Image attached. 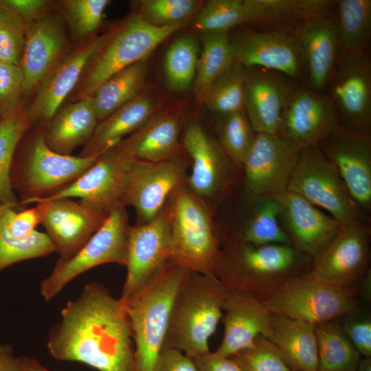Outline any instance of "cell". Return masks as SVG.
<instances>
[{"label":"cell","instance_id":"7a4b0ae2","mask_svg":"<svg viewBox=\"0 0 371 371\" xmlns=\"http://www.w3.org/2000/svg\"><path fill=\"white\" fill-rule=\"evenodd\" d=\"M305 258L290 245L233 240L219 250L213 274L229 291L264 301L287 280L309 271Z\"/></svg>","mask_w":371,"mask_h":371},{"label":"cell","instance_id":"3957f363","mask_svg":"<svg viewBox=\"0 0 371 371\" xmlns=\"http://www.w3.org/2000/svg\"><path fill=\"white\" fill-rule=\"evenodd\" d=\"M228 291L213 274L188 271L175 295L163 348L194 359L210 351Z\"/></svg>","mask_w":371,"mask_h":371},{"label":"cell","instance_id":"bcb514c9","mask_svg":"<svg viewBox=\"0 0 371 371\" xmlns=\"http://www.w3.org/2000/svg\"><path fill=\"white\" fill-rule=\"evenodd\" d=\"M25 44V24L14 14L0 10V62L19 65Z\"/></svg>","mask_w":371,"mask_h":371},{"label":"cell","instance_id":"60d3db41","mask_svg":"<svg viewBox=\"0 0 371 371\" xmlns=\"http://www.w3.org/2000/svg\"><path fill=\"white\" fill-rule=\"evenodd\" d=\"M199 45L191 36L175 41L168 49L164 60V72L168 85L175 91L188 89L196 72Z\"/></svg>","mask_w":371,"mask_h":371},{"label":"cell","instance_id":"6da1fadb","mask_svg":"<svg viewBox=\"0 0 371 371\" xmlns=\"http://www.w3.org/2000/svg\"><path fill=\"white\" fill-rule=\"evenodd\" d=\"M47 347L56 360L86 364L98 371H133L134 344L120 298L102 284H85L61 310Z\"/></svg>","mask_w":371,"mask_h":371},{"label":"cell","instance_id":"52a82bcc","mask_svg":"<svg viewBox=\"0 0 371 371\" xmlns=\"http://www.w3.org/2000/svg\"><path fill=\"white\" fill-rule=\"evenodd\" d=\"M185 24L152 25L137 14L117 30L86 68L78 91V100L91 98L97 89L116 73L146 60L159 44Z\"/></svg>","mask_w":371,"mask_h":371},{"label":"cell","instance_id":"277c9868","mask_svg":"<svg viewBox=\"0 0 371 371\" xmlns=\"http://www.w3.org/2000/svg\"><path fill=\"white\" fill-rule=\"evenodd\" d=\"M188 271L169 260L129 297L122 300L132 330L133 371H154L164 347L175 295Z\"/></svg>","mask_w":371,"mask_h":371},{"label":"cell","instance_id":"7402d4cb","mask_svg":"<svg viewBox=\"0 0 371 371\" xmlns=\"http://www.w3.org/2000/svg\"><path fill=\"white\" fill-rule=\"evenodd\" d=\"M274 195L291 245L304 256L315 258L335 237L341 224L297 193L286 189Z\"/></svg>","mask_w":371,"mask_h":371},{"label":"cell","instance_id":"484cf974","mask_svg":"<svg viewBox=\"0 0 371 371\" xmlns=\"http://www.w3.org/2000/svg\"><path fill=\"white\" fill-rule=\"evenodd\" d=\"M183 144L192 162L189 188L201 198L220 192L229 181L234 166L221 148L196 124L187 127Z\"/></svg>","mask_w":371,"mask_h":371},{"label":"cell","instance_id":"d590c367","mask_svg":"<svg viewBox=\"0 0 371 371\" xmlns=\"http://www.w3.org/2000/svg\"><path fill=\"white\" fill-rule=\"evenodd\" d=\"M30 126L27 111L23 108L0 119V203L16 210L24 207L11 187L10 172L16 149Z\"/></svg>","mask_w":371,"mask_h":371},{"label":"cell","instance_id":"f5cc1de1","mask_svg":"<svg viewBox=\"0 0 371 371\" xmlns=\"http://www.w3.org/2000/svg\"><path fill=\"white\" fill-rule=\"evenodd\" d=\"M193 360L199 371H242L232 358L222 356L216 351L210 350Z\"/></svg>","mask_w":371,"mask_h":371},{"label":"cell","instance_id":"f546056e","mask_svg":"<svg viewBox=\"0 0 371 371\" xmlns=\"http://www.w3.org/2000/svg\"><path fill=\"white\" fill-rule=\"evenodd\" d=\"M316 324L272 313L267 339L291 370L317 371Z\"/></svg>","mask_w":371,"mask_h":371},{"label":"cell","instance_id":"4fadbf2b","mask_svg":"<svg viewBox=\"0 0 371 371\" xmlns=\"http://www.w3.org/2000/svg\"><path fill=\"white\" fill-rule=\"evenodd\" d=\"M183 183L185 166L179 158L158 162L134 159L122 203L135 209L137 225L144 224L159 214L173 191Z\"/></svg>","mask_w":371,"mask_h":371},{"label":"cell","instance_id":"9a60e30c","mask_svg":"<svg viewBox=\"0 0 371 371\" xmlns=\"http://www.w3.org/2000/svg\"><path fill=\"white\" fill-rule=\"evenodd\" d=\"M133 160L130 155L113 148L100 155L69 186L47 199L78 198L86 205L109 214L115 206L123 204Z\"/></svg>","mask_w":371,"mask_h":371},{"label":"cell","instance_id":"ba28073f","mask_svg":"<svg viewBox=\"0 0 371 371\" xmlns=\"http://www.w3.org/2000/svg\"><path fill=\"white\" fill-rule=\"evenodd\" d=\"M272 313L319 324L358 307L352 288L328 284L306 273L293 277L262 301Z\"/></svg>","mask_w":371,"mask_h":371},{"label":"cell","instance_id":"681fc988","mask_svg":"<svg viewBox=\"0 0 371 371\" xmlns=\"http://www.w3.org/2000/svg\"><path fill=\"white\" fill-rule=\"evenodd\" d=\"M41 223L38 208H23L20 210H12L8 223V231L16 238H25L36 231V227Z\"/></svg>","mask_w":371,"mask_h":371},{"label":"cell","instance_id":"9c48e42d","mask_svg":"<svg viewBox=\"0 0 371 371\" xmlns=\"http://www.w3.org/2000/svg\"><path fill=\"white\" fill-rule=\"evenodd\" d=\"M125 207L123 204L115 206L102 226L71 258L58 260L40 285L41 294L46 302L55 297L72 280L93 267L106 263L125 266L131 226Z\"/></svg>","mask_w":371,"mask_h":371},{"label":"cell","instance_id":"816d5d0a","mask_svg":"<svg viewBox=\"0 0 371 371\" xmlns=\"http://www.w3.org/2000/svg\"><path fill=\"white\" fill-rule=\"evenodd\" d=\"M154 371H199L194 361L183 352L163 348L157 360Z\"/></svg>","mask_w":371,"mask_h":371},{"label":"cell","instance_id":"db71d44e","mask_svg":"<svg viewBox=\"0 0 371 371\" xmlns=\"http://www.w3.org/2000/svg\"><path fill=\"white\" fill-rule=\"evenodd\" d=\"M0 371H23L21 356H15L11 345L1 342H0Z\"/></svg>","mask_w":371,"mask_h":371},{"label":"cell","instance_id":"8d00e7d4","mask_svg":"<svg viewBox=\"0 0 371 371\" xmlns=\"http://www.w3.org/2000/svg\"><path fill=\"white\" fill-rule=\"evenodd\" d=\"M251 23H259L256 0H211L199 12L194 27L201 33L222 32Z\"/></svg>","mask_w":371,"mask_h":371},{"label":"cell","instance_id":"f6af8a7d","mask_svg":"<svg viewBox=\"0 0 371 371\" xmlns=\"http://www.w3.org/2000/svg\"><path fill=\"white\" fill-rule=\"evenodd\" d=\"M108 0H67L64 1L65 16L73 32L80 38L94 32L100 26Z\"/></svg>","mask_w":371,"mask_h":371},{"label":"cell","instance_id":"5b68a950","mask_svg":"<svg viewBox=\"0 0 371 371\" xmlns=\"http://www.w3.org/2000/svg\"><path fill=\"white\" fill-rule=\"evenodd\" d=\"M100 155L58 153L46 144L43 128L25 146H17L10 172L11 187L22 206L49 199L73 183Z\"/></svg>","mask_w":371,"mask_h":371},{"label":"cell","instance_id":"8992f818","mask_svg":"<svg viewBox=\"0 0 371 371\" xmlns=\"http://www.w3.org/2000/svg\"><path fill=\"white\" fill-rule=\"evenodd\" d=\"M166 206L171 237L170 260L190 271L213 273L220 249L210 212L202 198L183 183L173 191Z\"/></svg>","mask_w":371,"mask_h":371},{"label":"cell","instance_id":"4316f807","mask_svg":"<svg viewBox=\"0 0 371 371\" xmlns=\"http://www.w3.org/2000/svg\"><path fill=\"white\" fill-rule=\"evenodd\" d=\"M312 88L327 87L339 56L335 16L327 14L304 21L297 37Z\"/></svg>","mask_w":371,"mask_h":371},{"label":"cell","instance_id":"d6a6232c","mask_svg":"<svg viewBox=\"0 0 371 371\" xmlns=\"http://www.w3.org/2000/svg\"><path fill=\"white\" fill-rule=\"evenodd\" d=\"M336 3L339 56L366 50L371 35V1L339 0Z\"/></svg>","mask_w":371,"mask_h":371},{"label":"cell","instance_id":"8fae6325","mask_svg":"<svg viewBox=\"0 0 371 371\" xmlns=\"http://www.w3.org/2000/svg\"><path fill=\"white\" fill-rule=\"evenodd\" d=\"M327 86L342 129L370 137L371 63L366 50L339 56Z\"/></svg>","mask_w":371,"mask_h":371},{"label":"cell","instance_id":"30bf717a","mask_svg":"<svg viewBox=\"0 0 371 371\" xmlns=\"http://www.w3.org/2000/svg\"><path fill=\"white\" fill-rule=\"evenodd\" d=\"M286 190L325 209L340 224L363 218L337 168L319 146L301 149Z\"/></svg>","mask_w":371,"mask_h":371},{"label":"cell","instance_id":"f1b7e54d","mask_svg":"<svg viewBox=\"0 0 371 371\" xmlns=\"http://www.w3.org/2000/svg\"><path fill=\"white\" fill-rule=\"evenodd\" d=\"M156 109L153 96L141 93L98 122L79 156L100 155L114 148L125 135L134 133L153 115Z\"/></svg>","mask_w":371,"mask_h":371},{"label":"cell","instance_id":"f907efd6","mask_svg":"<svg viewBox=\"0 0 371 371\" xmlns=\"http://www.w3.org/2000/svg\"><path fill=\"white\" fill-rule=\"evenodd\" d=\"M47 5L45 0H0V10L14 14L25 23L44 14Z\"/></svg>","mask_w":371,"mask_h":371},{"label":"cell","instance_id":"d4e9b609","mask_svg":"<svg viewBox=\"0 0 371 371\" xmlns=\"http://www.w3.org/2000/svg\"><path fill=\"white\" fill-rule=\"evenodd\" d=\"M223 311L224 334L216 350L222 356L233 357L251 346L259 335L268 337L272 313L262 300L228 291Z\"/></svg>","mask_w":371,"mask_h":371},{"label":"cell","instance_id":"5bb4252c","mask_svg":"<svg viewBox=\"0 0 371 371\" xmlns=\"http://www.w3.org/2000/svg\"><path fill=\"white\" fill-rule=\"evenodd\" d=\"M171 237L166 206L151 221L130 226L125 266L126 277L122 300L129 297L157 273L171 258Z\"/></svg>","mask_w":371,"mask_h":371},{"label":"cell","instance_id":"ab89813d","mask_svg":"<svg viewBox=\"0 0 371 371\" xmlns=\"http://www.w3.org/2000/svg\"><path fill=\"white\" fill-rule=\"evenodd\" d=\"M246 71L242 65L234 63L212 84L202 102L219 115L245 111Z\"/></svg>","mask_w":371,"mask_h":371},{"label":"cell","instance_id":"74e56055","mask_svg":"<svg viewBox=\"0 0 371 371\" xmlns=\"http://www.w3.org/2000/svg\"><path fill=\"white\" fill-rule=\"evenodd\" d=\"M258 203L235 240L254 245L286 244L289 237L280 224V206L275 195L256 196Z\"/></svg>","mask_w":371,"mask_h":371},{"label":"cell","instance_id":"7dc6e473","mask_svg":"<svg viewBox=\"0 0 371 371\" xmlns=\"http://www.w3.org/2000/svg\"><path fill=\"white\" fill-rule=\"evenodd\" d=\"M23 74L20 65L0 62V119L21 109Z\"/></svg>","mask_w":371,"mask_h":371},{"label":"cell","instance_id":"680465c9","mask_svg":"<svg viewBox=\"0 0 371 371\" xmlns=\"http://www.w3.org/2000/svg\"><path fill=\"white\" fill-rule=\"evenodd\" d=\"M291 371H296V370H291Z\"/></svg>","mask_w":371,"mask_h":371},{"label":"cell","instance_id":"d6986e66","mask_svg":"<svg viewBox=\"0 0 371 371\" xmlns=\"http://www.w3.org/2000/svg\"><path fill=\"white\" fill-rule=\"evenodd\" d=\"M36 203L41 224L59 254L60 260L75 255L108 216L71 198L41 200Z\"/></svg>","mask_w":371,"mask_h":371},{"label":"cell","instance_id":"9f6ffc18","mask_svg":"<svg viewBox=\"0 0 371 371\" xmlns=\"http://www.w3.org/2000/svg\"><path fill=\"white\" fill-rule=\"evenodd\" d=\"M361 297L366 302H370L371 298V272L368 269L361 280Z\"/></svg>","mask_w":371,"mask_h":371},{"label":"cell","instance_id":"e0dca14e","mask_svg":"<svg viewBox=\"0 0 371 371\" xmlns=\"http://www.w3.org/2000/svg\"><path fill=\"white\" fill-rule=\"evenodd\" d=\"M341 129L328 96L299 88L292 93L282 112L277 135L305 148L318 146Z\"/></svg>","mask_w":371,"mask_h":371},{"label":"cell","instance_id":"44dd1931","mask_svg":"<svg viewBox=\"0 0 371 371\" xmlns=\"http://www.w3.org/2000/svg\"><path fill=\"white\" fill-rule=\"evenodd\" d=\"M25 24V44L20 61L23 94L34 93L57 63L66 54L67 41L63 19L44 14Z\"/></svg>","mask_w":371,"mask_h":371},{"label":"cell","instance_id":"ffe728a7","mask_svg":"<svg viewBox=\"0 0 371 371\" xmlns=\"http://www.w3.org/2000/svg\"><path fill=\"white\" fill-rule=\"evenodd\" d=\"M234 63L297 80L305 68L297 38L282 32H247L231 41Z\"/></svg>","mask_w":371,"mask_h":371},{"label":"cell","instance_id":"e575fe53","mask_svg":"<svg viewBox=\"0 0 371 371\" xmlns=\"http://www.w3.org/2000/svg\"><path fill=\"white\" fill-rule=\"evenodd\" d=\"M202 51L199 56L194 80V94L203 101L212 84L234 63L227 32L201 33Z\"/></svg>","mask_w":371,"mask_h":371},{"label":"cell","instance_id":"ac0fdd59","mask_svg":"<svg viewBox=\"0 0 371 371\" xmlns=\"http://www.w3.org/2000/svg\"><path fill=\"white\" fill-rule=\"evenodd\" d=\"M114 31L86 42L57 63L36 90L31 105L26 110L31 124L46 126Z\"/></svg>","mask_w":371,"mask_h":371},{"label":"cell","instance_id":"7bdbcfd3","mask_svg":"<svg viewBox=\"0 0 371 371\" xmlns=\"http://www.w3.org/2000/svg\"><path fill=\"white\" fill-rule=\"evenodd\" d=\"M197 5L194 0H145L137 14L152 25L166 27L186 22Z\"/></svg>","mask_w":371,"mask_h":371},{"label":"cell","instance_id":"cb8c5ba5","mask_svg":"<svg viewBox=\"0 0 371 371\" xmlns=\"http://www.w3.org/2000/svg\"><path fill=\"white\" fill-rule=\"evenodd\" d=\"M295 89L291 79L280 73L247 69L245 112L256 133L277 135L282 112Z\"/></svg>","mask_w":371,"mask_h":371},{"label":"cell","instance_id":"ee69618b","mask_svg":"<svg viewBox=\"0 0 371 371\" xmlns=\"http://www.w3.org/2000/svg\"><path fill=\"white\" fill-rule=\"evenodd\" d=\"M231 358L242 371H291L275 346L262 335Z\"/></svg>","mask_w":371,"mask_h":371},{"label":"cell","instance_id":"7c38bea8","mask_svg":"<svg viewBox=\"0 0 371 371\" xmlns=\"http://www.w3.org/2000/svg\"><path fill=\"white\" fill-rule=\"evenodd\" d=\"M370 237L362 219L341 224L335 237L313 259L308 273L322 282L352 288L368 270Z\"/></svg>","mask_w":371,"mask_h":371},{"label":"cell","instance_id":"603a6c76","mask_svg":"<svg viewBox=\"0 0 371 371\" xmlns=\"http://www.w3.org/2000/svg\"><path fill=\"white\" fill-rule=\"evenodd\" d=\"M337 168L349 193L360 210L371 207V139L343 129L319 145Z\"/></svg>","mask_w":371,"mask_h":371},{"label":"cell","instance_id":"2e32d148","mask_svg":"<svg viewBox=\"0 0 371 371\" xmlns=\"http://www.w3.org/2000/svg\"><path fill=\"white\" fill-rule=\"evenodd\" d=\"M301 149L278 135L256 133L243 165L248 191L263 196L286 190Z\"/></svg>","mask_w":371,"mask_h":371},{"label":"cell","instance_id":"11a10c76","mask_svg":"<svg viewBox=\"0 0 371 371\" xmlns=\"http://www.w3.org/2000/svg\"><path fill=\"white\" fill-rule=\"evenodd\" d=\"M21 361L23 371H51L35 357L21 356Z\"/></svg>","mask_w":371,"mask_h":371},{"label":"cell","instance_id":"4dcf8cb0","mask_svg":"<svg viewBox=\"0 0 371 371\" xmlns=\"http://www.w3.org/2000/svg\"><path fill=\"white\" fill-rule=\"evenodd\" d=\"M98 120L91 98L60 108L44 128L46 144L54 151L70 155L92 136Z\"/></svg>","mask_w":371,"mask_h":371},{"label":"cell","instance_id":"6f0895ef","mask_svg":"<svg viewBox=\"0 0 371 371\" xmlns=\"http://www.w3.org/2000/svg\"><path fill=\"white\" fill-rule=\"evenodd\" d=\"M355 371H371V358L365 357L359 360Z\"/></svg>","mask_w":371,"mask_h":371},{"label":"cell","instance_id":"f35d334b","mask_svg":"<svg viewBox=\"0 0 371 371\" xmlns=\"http://www.w3.org/2000/svg\"><path fill=\"white\" fill-rule=\"evenodd\" d=\"M12 210L15 209L0 203V272L17 262L46 256L56 251L54 243L46 233L36 230L25 238L11 235L8 223Z\"/></svg>","mask_w":371,"mask_h":371},{"label":"cell","instance_id":"836d02e7","mask_svg":"<svg viewBox=\"0 0 371 371\" xmlns=\"http://www.w3.org/2000/svg\"><path fill=\"white\" fill-rule=\"evenodd\" d=\"M317 371H355L359 353L334 320L316 325Z\"/></svg>","mask_w":371,"mask_h":371},{"label":"cell","instance_id":"83f0119b","mask_svg":"<svg viewBox=\"0 0 371 371\" xmlns=\"http://www.w3.org/2000/svg\"><path fill=\"white\" fill-rule=\"evenodd\" d=\"M180 128V117L176 113H155L114 148L142 161L158 162L177 159L182 153L179 140Z\"/></svg>","mask_w":371,"mask_h":371},{"label":"cell","instance_id":"c3c4849f","mask_svg":"<svg viewBox=\"0 0 371 371\" xmlns=\"http://www.w3.org/2000/svg\"><path fill=\"white\" fill-rule=\"evenodd\" d=\"M342 329L359 353L371 357V317L359 308L341 317Z\"/></svg>","mask_w":371,"mask_h":371},{"label":"cell","instance_id":"1f68e13d","mask_svg":"<svg viewBox=\"0 0 371 371\" xmlns=\"http://www.w3.org/2000/svg\"><path fill=\"white\" fill-rule=\"evenodd\" d=\"M147 72L146 60L116 73L104 82L91 97L98 122L142 93Z\"/></svg>","mask_w":371,"mask_h":371},{"label":"cell","instance_id":"b9f144b4","mask_svg":"<svg viewBox=\"0 0 371 371\" xmlns=\"http://www.w3.org/2000/svg\"><path fill=\"white\" fill-rule=\"evenodd\" d=\"M217 132L223 153L235 167H242L256 135L245 111L220 115Z\"/></svg>","mask_w":371,"mask_h":371}]
</instances>
